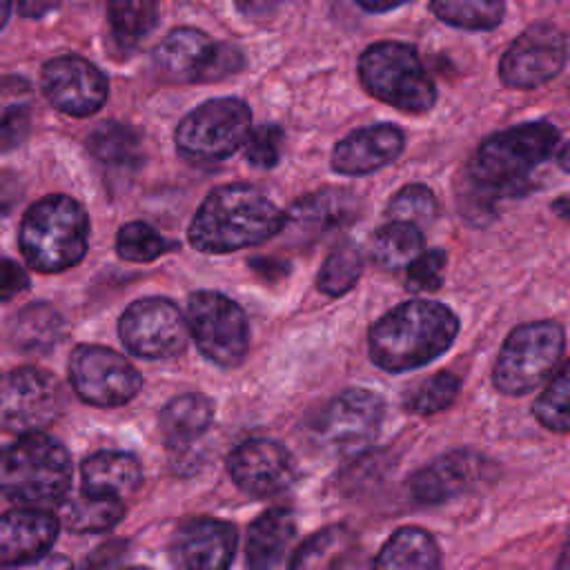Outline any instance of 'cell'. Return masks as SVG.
I'll use <instances>...</instances> for the list:
<instances>
[{
    "instance_id": "6da1fadb",
    "label": "cell",
    "mask_w": 570,
    "mask_h": 570,
    "mask_svg": "<svg viewBox=\"0 0 570 570\" xmlns=\"http://www.w3.org/2000/svg\"><path fill=\"white\" fill-rule=\"evenodd\" d=\"M459 321L443 303L416 298L385 312L367 334V354L385 372H407L450 350Z\"/></svg>"
},
{
    "instance_id": "7a4b0ae2",
    "label": "cell",
    "mask_w": 570,
    "mask_h": 570,
    "mask_svg": "<svg viewBox=\"0 0 570 570\" xmlns=\"http://www.w3.org/2000/svg\"><path fill=\"white\" fill-rule=\"evenodd\" d=\"M285 214L256 187L245 183L212 189L189 225V243L198 252L227 254L261 245L283 232Z\"/></svg>"
},
{
    "instance_id": "3957f363",
    "label": "cell",
    "mask_w": 570,
    "mask_h": 570,
    "mask_svg": "<svg viewBox=\"0 0 570 570\" xmlns=\"http://www.w3.org/2000/svg\"><path fill=\"white\" fill-rule=\"evenodd\" d=\"M557 142L559 131L550 122L514 125L488 136L470 165L474 194L490 203L523 194L530 171L554 151Z\"/></svg>"
},
{
    "instance_id": "277c9868",
    "label": "cell",
    "mask_w": 570,
    "mask_h": 570,
    "mask_svg": "<svg viewBox=\"0 0 570 570\" xmlns=\"http://www.w3.org/2000/svg\"><path fill=\"white\" fill-rule=\"evenodd\" d=\"M71 456L47 434L20 436L0 450V492L22 508L60 505L71 488Z\"/></svg>"
},
{
    "instance_id": "5b68a950",
    "label": "cell",
    "mask_w": 570,
    "mask_h": 570,
    "mask_svg": "<svg viewBox=\"0 0 570 570\" xmlns=\"http://www.w3.org/2000/svg\"><path fill=\"white\" fill-rule=\"evenodd\" d=\"M89 218L80 203L56 194L33 203L20 225V249L38 272L73 267L87 252Z\"/></svg>"
},
{
    "instance_id": "8992f818",
    "label": "cell",
    "mask_w": 570,
    "mask_h": 570,
    "mask_svg": "<svg viewBox=\"0 0 570 570\" xmlns=\"http://www.w3.org/2000/svg\"><path fill=\"white\" fill-rule=\"evenodd\" d=\"M358 76L370 96L407 111L423 114L436 102V87L414 47L399 40L370 45L358 58Z\"/></svg>"
},
{
    "instance_id": "52a82bcc",
    "label": "cell",
    "mask_w": 570,
    "mask_h": 570,
    "mask_svg": "<svg viewBox=\"0 0 570 570\" xmlns=\"http://www.w3.org/2000/svg\"><path fill=\"white\" fill-rule=\"evenodd\" d=\"M566 345L563 327L554 321H534L514 327L501 345L492 383L503 394H528L557 372Z\"/></svg>"
},
{
    "instance_id": "ba28073f",
    "label": "cell",
    "mask_w": 570,
    "mask_h": 570,
    "mask_svg": "<svg viewBox=\"0 0 570 570\" xmlns=\"http://www.w3.org/2000/svg\"><path fill=\"white\" fill-rule=\"evenodd\" d=\"M252 131V111L238 98H214L189 111L176 127L185 158L214 163L238 151Z\"/></svg>"
},
{
    "instance_id": "9c48e42d",
    "label": "cell",
    "mask_w": 570,
    "mask_h": 570,
    "mask_svg": "<svg viewBox=\"0 0 570 570\" xmlns=\"http://www.w3.org/2000/svg\"><path fill=\"white\" fill-rule=\"evenodd\" d=\"M187 327L200 354L220 367H236L249 350V323L232 298L218 292H194L187 301Z\"/></svg>"
},
{
    "instance_id": "30bf717a",
    "label": "cell",
    "mask_w": 570,
    "mask_h": 570,
    "mask_svg": "<svg viewBox=\"0 0 570 570\" xmlns=\"http://www.w3.org/2000/svg\"><path fill=\"white\" fill-rule=\"evenodd\" d=\"M60 383L40 367H18L0 376V430L40 434L62 412Z\"/></svg>"
},
{
    "instance_id": "8fae6325",
    "label": "cell",
    "mask_w": 570,
    "mask_h": 570,
    "mask_svg": "<svg viewBox=\"0 0 570 570\" xmlns=\"http://www.w3.org/2000/svg\"><path fill=\"white\" fill-rule=\"evenodd\" d=\"M154 65L167 80L205 82L238 71L243 56L229 45L214 42L200 29L178 27L156 47Z\"/></svg>"
},
{
    "instance_id": "7c38bea8",
    "label": "cell",
    "mask_w": 570,
    "mask_h": 570,
    "mask_svg": "<svg viewBox=\"0 0 570 570\" xmlns=\"http://www.w3.org/2000/svg\"><path fill=\"white\" fill-rule=\"evenodd\" d=\"M385 414L383 399L370 390L350 387L330 399L312 419V439L332 452L361 450L374 441Z\"/></svg>"
},
{
    "instance_id": "4fadbf2b",
    "label": "cell",
    "mask_w": 570,
    "mask_h": 570,
    "mask_svg": "<svg viewBox=\"0 0 570 570\" xmlns=\"http://www.w3.org/2000/svg\"><path fill=\"white\" fill-rule=\"evenodd\" d=\"M69 379L76 394L98 407L125 405L142 385L138 370L102 345H78L69 358Z\"/></svg>"
},
{
    "instance_id": "5bb4252c",
    "label": "cell",
    "mask_w": 570,
    "mask_h": 570,
    "mask_svg": "<svg viewBox=\"0 0 570 570\" xmlns=\"http://www.w3.org/2000/svg\"><path fill=\"white\" fill-rule=\"evenodd\" d=\"M125 347L142 358H169L185 350L189 327L183 312L160 296L134 301L118 323Z\"/></svg>"
},
{
    "instance_id": "9a60e30c",
    "label": "cell",
    "mask_w": 570,
    "mask_h": 570,
    "mask_svg": "<svg viewBox=\"0 0 570 570\" xmlns=\"http://www.w3.org/2000/svg\"><path fill=\"white\" fill-rule=\"evenodd\" d=\"M566 60V36L554 24L537 22L508 45L499 62V78L512 89H534L552 80Z\"/></svg>"
},
{
    "instance_id": "2e32d148",
    "label": "cell",
    "mask_w": 570,
    "mask_h": 570,
    "mask_svg": "<svg viewBox=\"0 0 570 570\" xmlns=\"http://www.w3.org/2000/svg\"><path fill=\"white\" fill-rule=\"evenodd\" d=\"M497 476V465L476 450H452L425 468L412 474L410 494L423 505L445 503L461 494L474 492L481 485H488Z\"/></svg>"
},
{
    "instance_id": "e0dca14e",
    "label": "cell",
    "mask_w": 570,
    "mask_h": 570,
    "mask_svg": "<svg viewBox=\"0 0 570 570\" xmlns=\"http://www.w3.org/2000/svg\"><path fill=\"white\" fill-rule=\"evenodd\" d=\"M232 481L252 497H272L296 481V461L292 452L272 439H249L236 445L227 456Z\"/></svg>"
},
{
    "instance_id": "ac0fdd59",
    "label": "cell",
    "mask_w": 570,
    "mask_h": 570,
    "mask_svg": "<svg viewBox=\"0 0 570 570\" xmlns=\"http://www.w3.org/2000/svg\"><path fill=\"white\" fill-rule=\"evenodd\" d=\"M42 91L56 109L82 118L102 107L109 82L94 62L80 56H58L42 69Z\"/></svg>"
},
{
    "instance_id": "d6986e66",
    "label": "cell",
    "mask_w": 570,
    "mask_h": 570,
    "mask_svg": "<svg viewBox=\"0 0 570 570\" xmlns=\"http://www.w3.org/2000/svg\"><path fill=\"white\" fill-rule=\"evenodd\" d=\"M238 532L229 521L196 517L178 525L171 557L180 570H227L234 561Z\"/></svg>"
},
{
    "instance_id": "ffe728a7",
    "label": "cell",
    "mask_w": 570,
    "mask_h": 570,
    "mask_svg": "<svg viewBox=\"0 0 570 570\" xmlns=\"http://www.w3.org/2000/svg\"><path fill=\"white\" fill-rule=\"evenodd\" d=\"M60 523L49 510L16 508L0 514V570L42 559L58 539Z\"/></svg>"
},
{
    "instance_id": "44dd1931",
    "label": "cell",
    "mask_w": 570,
    "mask_h": 570,
    "mask_svg": "<svg viewBox=\"0 0 570 570\" xmlns=\"http://www.w3.org/2000/svg\"><path fill=\"white\" fill-rule=\"evenodd\" d=\"M358 212L361 203L352 191L325 187L296 200L285 214V227L289 229L292 238L301 243H316L330 232L356 220Z\"/></svg>"
},
{
    "instance_id": "7402d4cb",
    "label": "cell",
    "mask_w": 570,
    "mask_h": 570,
    "mask_svg": "<svg viewBox=\"0 0 570 570\" xmlns=\"http://www.w3.org/2000/svg\"><path fill=\"white\" fill-rule=\"evenodd\" d=\"M405 136L394 125H372L350 131L332 149V169L343 176L372 174L403 151Z\"/></svg>"
},
{
    "instance_id": "603a6c76",
    "label": "cell",
    "mask_w": 570,
    "mask_h": 570,
    "mask_svg": "<svg viewBox=\"0 0 570 570\" xmlns=\"http://www.w3.org/2000/svg\"><path fill=\"white\" fill-rule=\"evenodd\" d=\"M82 492L122 501L142 483V470L136 456L116 450H102L82 463Z\"/></svg>"
},
{
    "instance_id": "cb8c5ba5",
    "label": "cell",
    "mask_w": 570,
    "mask_h": 570,
    "mask_svg": "<svg viewBox=\"0 0 570 570\" xmlns=\"http://www.w3.org/2000/svg\"><path fill=\"white\" fill-rule=\"evenodd\" d=\"M296 534V519L287 508H269L247 530V570H274Z\"/></svg>"
},
{
    "instance_id": "d4e9b609",
    "label": "cell",
    "mask_w": 570,
    "mask_h": 570,
    "mask_svg": "<svg viewBox=\"0 0 570 570\" xmlns=\"http://www.w3.org/2000/svg\"><path fill=\"white\" fill-rule=\"evenodd\" d=\"M372 570H441L439 543L423 528H399L379 550Z\"/></svg>"
},
{
    "instance_id": "484cf974",
    "label": "cell",
    "mask_w": 570,
    "mask_h": 570,
    "mask_svg": "<svg viewBox=\"0 0 570 570\" xmlns=\"http://www.w3.org/2000/svg\"><path fill=\"white\" fill-rule=\"evenodd\" d=\"M214 419V405L205 394L187 392L171 399L160 412V430L176 450L200 439Z\"/></svg>"
},
{
    "instance_id": "4316f807",
    "label": "cell",
    "mask_w": 570,
    "mask_h": 570,
    "mask_svg": "<svg viewBox=\"0 0 570 570\" xmlns=\"http://www.w3.org/2000/svg\"><path fill=\"white\" fill-rule=\"evenodd\" d=\"M62 330V316L49 303H31L22 307L9 323L13 343L29 352L51 350L60 341Z\"/></svg>"
},
{
    "instance_id": "83f0119b",
    "label": "cell",
    "mask_w": 570,
    "mask_h": 570,
    "mask_svg": "<svg viewBox=\"0 0 570 570\" xmlns=\"http://www.w3.org/2000/svg\"><path fill=\"white\" fill-rule=\"evenodd\" d=\"M352 548L354 534L350 528L327 525L298 546L287 570H336Z\"/></svg>"
},
{
    "instance_id": "f1b7e54d",
    "label": "cell",
    "mask_w": 570,
    "mask_h": 570,
    "mask_svg": "<svg viewBox=\"0 0 570 570\" xmlns=\"http://www.w3.org/2000/svg\"><path fill=\"white\" fill-rule=\"evenodd\" d=\"M370 254L383 269H407L423 254V234L407 223H385L370 240Z\"/></svg>"
},
{
    "instance_id": "f546056e",
    "label": "cell",
    "mask_w": 570,
    "mask_h": 570,
    "mask_svg": "<svg viewBox=\"0 0 570 570\" xmlns=\"http://www.w3.org/2000/svg\"><path fill=\"white\" fill-rule=\"evenodd\" d=\"M107 18L116 47L129 53L156 27L158 7L154 2H111L107 7Z\"/></svg>"
},
{
    "instance_id": "4dcf8cb0",
    "label": "cell",
    "mask_w": 570,
    "mask_h": 570,
    "mask_svg": "<svg viewBox=\"0 0 570 570\" xmlns=\"http://www.w3.org/2000/svg\"><path fill=\"white\" fill-rule=\"evenodd\" d=\"M125 517V503L111 497H100L91 492H80L65 512V523L69 530L80 534L111 530Z\"/></svg>"
},
{
    "instance_id": "1f68e13d",
    "label": "cell",
    "mask_w": 570,
    "mask_h": 570,
    "mask_svg": "<svg viewBox=\"0 0 570 570\" xmlns=\"http://www.w3.org/2000/svg\"><path fill=\"white\" fill-rule=\"evenodd\" d=\"M89 154L114 167L131 165L140 158V138L138 134L122 122H100L87 138Z\"/></svg>"
},
{
    "instance_id": "d6a6232c",
    "label": "cell",
    "mask_w": 570,
    "mask_h": 570,
    "mask_svg": "<svg viewBox=\"0 0 570 570\" xmlns=\"http://www.w3.org/2000/svg\"><path fill=\"white\" fill-rule=\"evenodd\" d=\"M430 11L445 24L470 31H485L494 29L503 20L505 4L499 0H441L432 2Z\"/></svg>"
},
{
    "instance_id": "836d02e7",
    "label": "cell",
    "mask_w": 570,
    "mask_h": 570,
    "mask_svg": "<svg viewBox=\"0 0 570 570\" xmlns=\"http://www.w3.org/2000/svg\"><path fill=\"white\" fill-rule=\"evenodd\" d=\"M532 414L552 432H570V361L550 376L532 405Z\"/></svg>"
},
{
    "instance_id": "e575fe53",
    "label": "cell",
    "mask_w": 570,
    "mask_h": 570,
    "mask_svg": "<svg viewBox=\"0 0 570 570\" xmlns=\"http://www.w3.org/2000/svg\"><path fill=\"white\" fill-rule=\"evenodd\" d=\"M363 272V256L354 243H341L327 254L316 278V287L325 296H341L354 287Z\"/></svg>"
},
{
    "instance_id": "d590c367",
    "label": "cell",
    "mask_w": 570,
    "mask_h": 570,
    "mask_svg": "<svg viewBox=\"0 0 570 570\" xmlns=\"http://www.w3.org/2000/svg\"><path fill=\"white\" fill-rule=\"evenodd\" d=\"M461 390V381L452 372H439L428 376L425 381L416 383L405 396H403V407L410 414L428 416L434 412L445 410L448 405L454 403L456 394Z\"/></svg>"
},
{
    "instance_id": "8d00e7d4",
    "label": "cell",
    "mask_w": 570,
    "mask_h": 570,
    "mask_svg": "<svg viewBox=\"0 0 570 570\" xmlns=\"http://www.w3.org/2000/svg\"><path fill=\"white\" fill-rule=\"evenodd\" d=\"M176 245L160 236L151 225L142 220H134L120 227L118 238H116V249L118 256L131 263H149L158 258L160 254H167Z\"/></svg>"
},
{
    "instance_id": "74e56055",
    "label": "cell",
    "mask_w": 570,
    "mask_h": 570,
    "mask_svg": "<svg viewBox=\"0 0 570 570\" xmlns=\"http://www.w3.org/2000/svg\"><path fill=\"white\" fill-rule=\"evenodd\" d=\"M436 216V198L430 187L412 183L399 189L390 205H387V218L394 223H407L421 229V225L432 223Z\"/></svg>"
},
{
    "instance_id": "f35d334b",
    "label": "cell",
    "mask_w": 570,
    "mask_h": 570,
    "mask_svg": "<svg viewBox=\"0 0 570 570\" xmlns=\"http://www.w3.org/2000/svg\"><path fill=\"white\" fill-rule=\"evenodd\" d=\"M283 129L278 125L265 122L261 127H256L254 131H249L247 140H245V156L254 167L261 169H269L278 163L281 151H283Z\"/></svg>"
},
{
    "instance_id": "ab89813d",
    "label": "cell",
    "mask_w": 570,
    "mask_h": 570,
    "mask_svg": "<svg viewBox=\"0 0 570 570\" xmlns=\"http://www.w3.org/2000/svg\"><path fill=\"white\" fill-rule=\"evenodd\" d=\"M445 265H448V256H445L443 249L423 252L407 267V274H405L407 289H414V292H434V289H439L441 283H443Z\"/></svg>"
},
{
    "instance_id": "60d3db41",
    "label": "cell",
    "mask_w": 570,
    "mask_h": 570,
    "mask_svg": "<svg viewBox=\"0 0 570 570\" xmlns=\"http://www.w3.org/2000/svg\"><path fill=\"white\" fill-rule=\"evenodd\" d=\"M31 114L27 107H11L0 118V151L16 149L29 134Z\"/></svg>"
},
{
    "instance_id": "b9f144b4",
    "label": "cell",
    "mask_w": 570,
    "mask_h": 570,
    "mask_svg": "<svg viewBox=\"0 0 570 570\" xmlns=\"http://www.w3.org/2000/svg\"><path fill=\"white\" fill-rule=\"evenodd\" d=\"M29 287L27 272L9 258L0 261V298L9 301Z\"/></svg>"
},
{
    "instance_id": "7bdbcfd3",
    "label": "cell",
    "mask_w": 570,
    "mask_h": 570,
    "mask_svg": "<svg viewBox=\"0 0 570 570\" xmlns=\"http://www.w3.org/2000/svg\"><path fill=\"white\" fill-rule=\"evenodd\" d=\"M20 198H22L20 178L9 169H0V216L11 214L20 203Z\"/></svg>"
},
{
    "instance_id": "ee69618b",
    "label": "cell",
    "mask_w": 570,
    "mask_h": 570,
    "mask_svg": "<svg viewBox=\"0 0 570 570\" xmlns=\"http://www.w3.org/2000/svg\"><path fill=\"white\" fill-rule=\"evenodd\" d=\"M56 4H51V2H22L18 9H20V13H24L27 18H40L45 11H49V9H53Z\"/></svg>"
},
{
    "instance_id": "f6af8a7d",
    "label": "cell",
    "mask_w": 570,
    "mask_h": 570,
    "mask_svg": "<svg viewBox=\"0 0 570 570\" xmlns=\"http://www.w3.org/2000/svg\"><path fill=\"white\" fill-rule=\"evenodd\" d=\"M557 163H559V167H561L563 171H570V140L561 145V149H559V154H557Z\"/></svg>"
},
{
    "instance_id": "bcb514c9",
    "label": "cell",
    "mask_w": 570,
    "mask_h": 570,
    "mask_svg": "<svg viewBox=\"0 0 570 570\" xmlns=\"http://www.w3.org/2000/svg\"><path fill=\"white\" fill-rule=\"evenodd\" d=\"M358 7H361V9H365V11H376V13H381V11L396 9L399 4H396V2H392V4H370V2H358Z\"/></svg>"
},
{
    "instance_id": "7dc6e473",
    "label": "cell",
    "mask_w": 570,
    "mask_h": 570,
    "mask_svg": "<svg viewBox=\"0 0 570 570\" xmlns=\"http://www.w3.org/2000/svg\"><path fill=\"white\" fill-rule=\"evenodd\" d=\"M557 570H570V539L566 541V548L559 557V563H557Z\"/></svg>"
},
{
    "instance_id": "c3c4849f",
    "label": "cell",
    "mask_w": 570,
    "mask_h": 570,
    "mask_svg": "<svg viewBox=\"0 0 570 570\" xmlns=\"http://www.w3.org/2000/svg\"><path fill=\"white\" fill-rule=\"evenodd\" d=\"M9 11H11V4H9V2H0V29L7 24Z\"/></svg>"
},
{
    "instance_id": "681fc988",
    "label": "cell",
    "mask_w": 570,
    "mask_h": 570,
    "mask_svg": "<svg viewBox=\"0 0 570 570\" xmlns=\"http://www.w3.org/2000/svg\"><path fill=\"white\" fill-rule=\"evenodd\" d=\"M125 570H147V568H142V566H131V568H125Z\"/></svg>"
}]
</instances>
